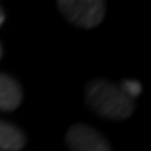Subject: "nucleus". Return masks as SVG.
Returning a JSON list of instances; mask_svg holds the SVG:
<instances>
[{
    "mask_svg": "<svg viewBox=\"0 0 151 151\" xmlns=\"http://www.w3.org/2000/svg\"><path fill=\"white\" fill-rule=\"evenodd\" d=\"M86 102L93 111L108 119H127L134 111V100L122 86L104 79H94L88 83Z\"/></svg>",
    "mask_w": 151,
    "mask_h": 151,
    "instance_id": "f257e3e1",
    "label": "nucleus"
},
{
    "mask_svg": "<svg viewBox=\"0 0 151 151\" xmlns=\"http://www.w3.org/2000/svg\"><path fill=\"white\" fill-rule=\"evenodd\" d=\"M60 12L79 28H96L105 17V3L100 0H62Z\"/></svg>",
    "mask_w": 151,
    "mask_h": 151,
    "instance_id": "f03ea898",
    "label": "nucleus"
},
{
    "mask_svg": "<svg viewBox=\"0 0 151 151\" xmlns=\"http://www.w3.org/2000/svg\"><path fill=\"white\" fill-rule=\"evenodd\" d=\"M66 143L71 151H111L105 137L86 125H74L68 129Z\"/></svg>",
    "mask_w": 151,
    "mask_h": 151,
    "instance_id": "7ed1b4c3",
    "label": "nucleus"
},
{
    "mask_svg": "<svg viewBox=\"0 0 151 151\" xmlns=\"http://www.w3.org/2000/svg\"><path fill=\"white\" fill-rule=\"evenodd\" d=\"M22 88L17 82L6 74H0V109L12 111L22 104Z\"/></svg>",
    "mask_w": 151,
    "mask_h": 151,
    "instance_id": "20e7f679",
    "label": "nucleus"
},
{
    "mask_svg": "<svg viewBox=\"0 0 151 151\" xmlns=\"http://www.w3.org/2000/svg\"><path fill=\"white\" fill-rule=\"evenodd\" d=\"M25 147V136L11 123L0 120V150L19 151Z\"/></svg>",
    "mask_w": 151,
    "mask_h": 151,
    "instance_id": "39448f33",
    "label": "nucleus"
},
{
    "mask_svg": "<svg viewBox=\"0 0 151 151\" xmlns=\"http://www.w3.org/2000/svg\"><path fill=\"white\" fill-rule=\"evenodd\" d=\"M122 90L125 91L127 96H129L131 99H134V97H137V96L140 94L142 86H140V83L137 80H125L123 85H122Z\"/></svg>",
    "mask_w": 151,
    "mask_h": 151,
    "instance_id": "423d86ee",
    "label": "nucleus"
},
{
    "mask_svg": "<svg viewBox=\"0 0 151 151\" xmlns=\"http://www.w3.org/2000/svg\"><path fill=\"white\" fill-rule=\"evenodd\" d=\"M5 22V14H3V11L2 8H0V26H2V23Z\"/></svg>",
    "mask_w": 151,
    "mask_h": 151,
    "instance_id": "0eeeda50",
    "label": "nucleus"
},
{
    "mask_svg": "<svg viewBox=\"0 0 151 151\" xmlns=\"http://www.w3.org/2000/svg\"><path fill=\"white\" fill-rule=\"evenodd\" d=\"M0 59H2V46H0Z\"/></svg>",
    "mask_w": 151,
    "mask_h": 151,
    "instance_id": "6e6552de",
    "label": "nucleus"
}]
</instances>
